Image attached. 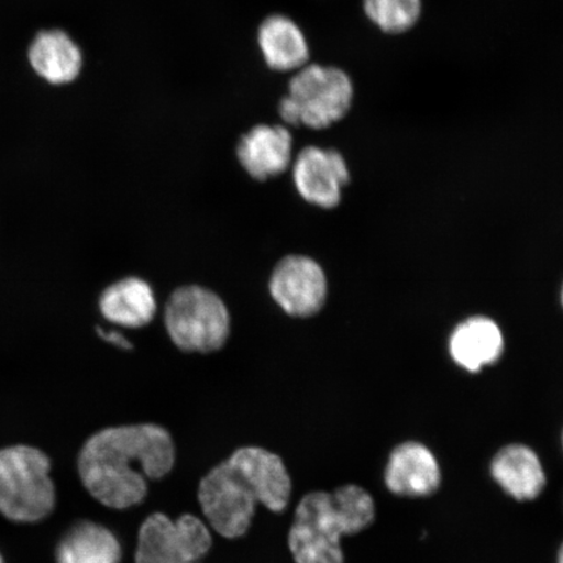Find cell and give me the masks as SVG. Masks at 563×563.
I'll use <instances>...</instances> for the list:
<instances>
[{"label":"cell","mask_w":563,"mask_h":563,"mask_svg":"<svg viewBox=\"0 0 563 563\" xmlns=\"http://www.w3.org/2000/svg\"><path fill=\"white\" fill-rule=\"evenodd\" d=\"M174 463L175 445L167 429L123 426L91 435L79 455V474L98 503L123 510L143 503L147 481L166 476Z\"/></svg>","instance_id":"6da1fadb"},{"label":"cell","mask_w":563,"mask_h":563,"mask_svg":"<svg viewBox=\"0 0 563 563\" xmlns=\"http://www.w3.org/2000/svg\"><path fill=\"white\" fill-rule=\"evenodd\" d=\"M291 490L284 461L269 450L249 446L238 449L202 477L199 503L211 530L238 539L250 530L257 504L285 511Z\"/></svg>","instance_id":"7a4b0ae2"},{"label":"cell","mask_w":563,"mask_h":563,"mask_svg":"<svg viewBox=\"0 0 563 563\" xmlns=\"http://www.w3.org/2000/svg\"><path fill=\"white\" fill-rule=\"evenodd\" d=\"M375 518V499L357 485H344L333 493H308L295 510L288 533L294 561L344 563L342 538L367 530Z\"/></svg>","instance_id":"3957f363"},{"label":"cell","mask_w":563,"mask_h":563,"mask_svg":"<svg viewBox=\"0 0 563 563\" xmlns=\"http://www.w3.org/2000/svg\"><path fill=\"white\" fill-rule=\"evenodd\" d=\"M354 101L355 86L346 70L309 63L292 75L278 112L285 125L327 130L349 115Z\"/></svg>","instance_id":"277c9868"},{"label":"cell","mask_w":563,"mask_h":563,"mask_svg":"<svg viewBox=\"0 0 563 563\" xmlns=\"http://www.w3.org/2000/svg\"><path fill=\"white\" fill-rule=\"evenodd\" d=\"M54 505L46 454L24 445L0 450V514L13 522L33 523L46 518Z\"/></svg>","instance_id":"5b68a950"},{"label":"cell","mask_w":563,"mask_h":563,"mask_svg":"<svg viewBox=\"0 0 563 563\" xmlns=\"http://www.w3.org/2000/svg\"><path fill=\"white\" fill-rule=\"evenodd\" d=\"M164 322L172 342L189 354H211L228 343L231 317L224 301L209 288L179 287L166 301Z\"/></svg>","instance_id":"8992f818"},{"label":"cell","mask_w":563,"mask_h":563,"mask_svg":"<svg viewBox=\"0 0 563 563\" xmlns=\"http://www.w3.org/2000/svg\"><path fill=\"white\" fill-rule=\"evenodd\" d=\"M211 543L209 527L192 514L173 520L154 512L140 527L135 563H199Z\"/></svg>","instance_id":"52a82bcc"},{"label":"cell","mask_w":563,"mask_h":563,"mask_svg":"<svg viewBox=\"0 0 563 563\" xmlns=\"http://www.w3.org/2000/svg\"><path fill=\"white\" fill-rule=\"evenodd\" d=\"M269 291L282 311L295 319H308L325 306L328 279L313 258L290 255L274 267Z\"/></svg>","instance_id":"ba28073f"},{"label":"cell","mask_w":563,"mask_h":563,"mask_svg":"<svg viewBox=\"0 0 563 563\" xmlns=\"http://www.w3.org/2000/svg\"><path fill=\"white\" fill-rule=\"evenodd\" d=\"M292 179L301 199L321 209H334L349 185L350 172L340 152L309 145L292 161Z\"/></svg>","instance_id":"9c48e42d"},{"label":"cell","mask_w":563,"mask_h":563,"mask_svg":"<svg viewBox=\"0 0 563 563\" xmlns=\"http://www.w3.org/2000/svg\"><path fill=\"white\" fill-rule=\"evenodd\" d=\"M26 62L46 86L65 88L82 76L86 54L73 34L62 27H48L33 35L26 47Z\"/></svg>","instance_id":"30bf717a"},{"label":"cell","mask_w":563,"mask_h":563,"mask_svg":"<svg viewBox=\"0 0 563 563\" xmlns=\"http://www.w3.org/2000/svg\"><path fill=\"white\" fill-rule=\"evenodd\" d=\"M243 170L257 181L278 178L291 168L294 137L285 124H257L236 145Z\"/></svg>","instance_id":"8fae6325"},{"label":"cell","mask_w":563,"mask_h":563,"mask_svg":"<svg viewBox=\"0 0 563 563\" xmlns=\"http://www.w3.org/2000/svg\"><path fill=\"white\" fill-rule=\"evenodd\" d=\"M385 484L387 489L400 497L431 496L440 488V464L422 443H400L387 461Z\"/></svg>","instance_id":"7c38bea8"},{"label":"cell","mask_w":563,"mask_h":563,"mask_svg":"<svg viewBox=\"0 0 563 563\" xmlns=\"http://www.w3.org/2000/svg\"><path fill=\"white\" fill-rule=\"evenodd\" d=\"M257 45L265 65L276 73L295 74L311 63L306 33L297 21L282 13H274L262 21Z\"/></svg>","instance_id":"4fadbf2b"},{"label":"cell","mask_w":563,"mask_h":563,"mask_svg":"<svg viewBox=\"0 0 563 563\" xmlns=\"http://www.w3.org/2000/svg\"><path fill=\"white\" fill-rule=\"evenodd\" d=\"M490 475L517 501H532L541 495L547 484L540 457L531 448L520 443L498 450L490 463Z\"/></svg>","instance_id":"5bb4252c"},{"label":"cell","mask_w":563,"mask_h":563,"mask_svg":"<svg viewBox=\"0 0 563 563\" xmlns=\"http://www.w3.org/2000/svg\"><path fill=\"white\" fill-rule=\"evenodd\" d=\"M100 311L106 320L125 329H140L153 321L157 299L146 280L129 277L115 282L102 292Z\"/></svg>","instance_id":"9a60e30c"},{"label":"cell","mask_w":563,"mask_h":563,"mask_svg":"<svg viewBox=\"0 0 563 563\" xmlns=\"http://www.w3.org/2000/svg\"><path fill=\"white\" fill-rule=\"evenodd\" d=\"M504 351V336L496 322L487 317H473L461 323L450 340V352L456 364L478 372L496 363Z\"/></svg>","instance_id":"2e32d148"},{"label":"cell","mask_w":563,"mask_h":563,"mask_svg":"<svg viewBox=\"0 0 563 563\" xmlns=\"http://www.w3.org/2000/svg\"><path fill=\"white\" fill-rule=\"evenodd\" d=\"M58 563H121L122 547L101 525L80 522L70 528L56 549Z\"/></svg>","instance_id":"e0dca14e"},{"label":"cell","mask_w":563,"mask_h":563,"mask_svg":"<svg viewBox=\"0 0 563 563\" xmlns=\"http://www.w3.org/2000/svg\"><path fill=\"white\" fill-rule=\"evenodd\" d=\"M363 11L379 32L399 35L418 25L422 0H363Z\"/></svg>","instance_id":"ac0fdd59"},{"label":"cell","mask_w":563,"mask_h":563,"mask_svg":"<svg viewBox=\"0 0 563 563\" xmlns=\"http://www.w3.org/2000/svg\"><path fill=\"white\" fill-rule=\"evenodd\" d=\"M100 335L103 338L106 342L114 344V346L117 347H122L125 350L131 347V343L129 342V340H126V338L117 332H106L104 330V332H100Z\"/></svg>","instance_id":"d6986e66"},{"label":"cell","mask_w":563,"mask_h":563,"mask_svg":"<svg viewBox=\"0 0 563 563\" xmlns=\"http://www.w3.org/2000/svg\"><path fill=\"white\" fill-rule=\"evenodd\" d=\"M558 563H563V543L560 548L559 555H558Z\"/></svg>","instance_id":"ffe728a7"},{"label":"cell","mask_w":563,"mask_h":563,"mask_svg":"<svg viewBox=\"0 0 563 563\" xmlns=\"http://www.w3.org/2000/svg\"><path fill=\"white\" fill-rule=\"evenodd\" d=\"M0 563H3L2 555H0Z\"/></svg>","instance_id":"44dd1931"},{"label":"cell","mask_w":563,"mask_h":563,"mask_svg":"<svg viewBox=\"0 0 563 563\" xmlns=\"http://www.w3.org/2000/svg\"><path fill=\"white\" fill-rule=\"evenodd\" d=\"M562 306H563V288H562Z\"/></svg>","instance_id":"7402d4cb"},{"label":"cell","mask_w":563,"mask_h":563,"mask_svg":"<svg viewBox=\"0 0 563 563\" xmlns=\"http://www.w3.org/2000/svg\"><path fill=\"white\" fill-rule=\"evenodd\" d=\"M562 445H563V435H562Z\"/></svg>","instance_id":"603a6c76"}]
</instances>
